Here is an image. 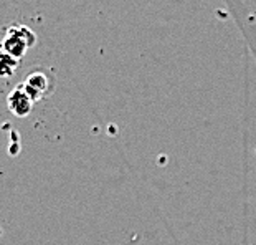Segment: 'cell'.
<instances>
[{"label": "cell", "instance_id": "obj_1", "mask_svg": "<svg viewBox=\"0 0 256 245\" xmlns=\"http://www.w3.org/2000/svg\"><path fill=\"white\" fill-rule=\"evenodd\" d=\"M35 42H36V37L28 27L14 25L7 30L2 43H0V48H2L4 52H7L8 55H12L14 58L20 60L30 47L35 45Z\"/></svg>", "mask_w": 256, "mask_h": 245}, {"label": "cell", "instance_id": "obj_2", "mask_svg": "<svg viewBox=\"0 0 256 245\" xmlns=\"http://www.w3.org/2000/svg\"><path fill=\"white\" fill-rule=\"evenodd\" d=\"M22 85H24L25 91L32 96V100L35 103L40 100H45V98L53 91V88H55L52 76L43 72V70H35V72H32Z\"/></svg>", "mask_w": 256, "mask_h": 245}, {"label": "cell", "instance_id": "obj_3", "mask_svg": "<svg viewBox=\"0 0 256 245\" xmlns=\"http://www.w3.org/2000/svg\"><path fill=\"white\" fill-rule=\"evenodd\" d=\"M34 100H32V96L26 93L24 85H18L17 88H14L10 91V95L7 96V106L10 113H14L15 116L18 118H25L28 116L34 110Z\"/></svg>", "mask_w": 256, "mask_h": 245}, {"label": "cell", "instance_id": "obj_4", "mask_svg": "<svg viewBox=\"0 0 256 245\" xmlns=\"http://www.w3.org/2000/svg\"><path fill=\"white\" fill-rule=\"evenodd\" d=\"M18 62L20 60L14 58L12 55H8L7 52H4L2 48H0V76H2V78L12 76L15 72H17Z\"/></svg>", "mask_w": 256, "mask_h": 245}]
</instances>
